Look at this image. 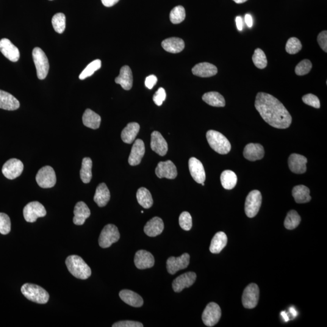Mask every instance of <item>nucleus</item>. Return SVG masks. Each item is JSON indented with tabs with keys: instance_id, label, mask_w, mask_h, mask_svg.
I'll use <instances>...</instances> for the list:
<instances>
[{
	"instance_id": "f257e3e1",
	"label": "nucleus",
	"mask_w": 327,
	"mask_h": 327,
	"mask_svg": "<svg viewBox=\"0 0 327 327\" xmlns=\"http://www.w3.org/2000/svg\"><path fill=\"white\" fill-rule=\"evenodd\" d=\"M255 107L266 123L276 129H284L292 124V118L289 111L275 97L270 94H257Z\"/></svg>"
},
{
	"instance_id": "f03ea898",
	"label": "nucleus",
	"mask_w": 327,
	"mask_h": 327,
	"mask_svg": "<svg viewBox=\"0 0 327 327\" xmlns=\"http://www.w3.org/2000/svg\"><path fill=\"white\" fill-rule=\"evenodd\" d=\"M68 269L74 277L78 279L85 280L91 276V271L89 266L82 257L77 255H71L66 260Z\"/></svg>"
},
{
	"instance_id": "7ed1b4c3",
	"label": "nucleus",
	"mask_w": 327,
	"mask_h": 327,
	"mask_svg": "<svg viewBox=\"0 0 327 327\" xmlns=\"http://www.w3.org/2000/svg\"><path fill=\"white\" fill-rule=\"evenodd\" d=\"M207 140L211 148L219 154L226 155L231 150V144L225 136L215 130L207 132Z\"/></svg>"
},
{
	"instance_id": "20e7f679",
	"label": "nucleus",
	"mask_w": 327,
	"mask_h": 327,
	"mask_svg": "<svg viewBox=\"0 0 327 327\" xmlns=\"http://www.w3.org/2000/svg\"><path fill=\"white\" fill-rule=\"evenodd\" d=\"M21 293L29 301L40 304H45L49 299V295L43 288L33 284H25L21 287Z\"/></svg>"
},
{
	"instance_id": "39448f33",
	"label": "nucleus",
	"mask_w": 327,
	"mask_h": 327,
	"mask_svg": "<svg viewBox=\"0 0 327 327\" xmlns=\"http://www.w3.org/2000/svg\"><path fill=\"white\" fill-rule=\"evenodd\" d=\"M32 57L34 60L38 79H45L49 73V63L48 57L40 48H35L32 51Z\"/></svg>"
},
{
	"instance_id": "423d86ee",
	"label": "nucleus",
	"mask_w": 327,
	"mask_h": 327,
	"mask_svg": "<svg viewBox=\"0 0 327 327\" xmlns=\"http://www.w3.org/2000/svg\"><path fill=\"white\" fill-rule=\"evenodd\" d=\"M120 238V234L117 227L113 224H107L101 231L99 238V245L103 248H109Z\"/></svg>"
},
{
	"instance_id": "0eeeda50",
	"label": "nucleus",
	"mask_w": 327,
	"mask_h": 327,
	"mask_svg": "<svg viewBox=\"0 0 327 327\" xmlns=\"http://www.w3.org/2000/svg\"><path fill=\"white\" fill-rule=\"evenodd\" d=\"M36 181L41 188L53 187L57 182L56 174L54 168L49 165L40 168L36 175Z\"/></svg>"
},
{
	"instance_id": "6e6552de",
	"label": "nucleus",
	"mask_w": 327,
	"mask_h": 327,
	"mask_svg": "<svg viewBox=\"0 0 327 327\" xmlns=\"http://www.w3.org/2000/svg\"><path fill=\"white\" fill-rule=\"evenodd\" d=\"M262 204V195L259 190H254L246 196L245 212L248 218H253L259 211Z\"/></svg>"
},
{
	"instance_id": "1a4fd4ad",
	"label": "nucleus",
	"mask_w": 327,
	"mask_h": 327,
	"mask_svg": "<svg viewBox=\"0 0 327 327\" xmlns=\"http://www.w3.org/2000/svg\"><path fill=\"white\" fill-rule=\"evenodd\" d=\"M46 214L45 208L38 201L29 202L23 209L24 218L28 223H34L38 218L45 217Z\"/></svg>"
},
{
	"instance_id": "9d476101",
	"label": "nucleus",
	"mask_w": 327,
	"mask_h": 327,
	"mask_svg": "<svg viewBox=\"0 0 327 327\" xmlns=\"http://www.w3.org/2000/svg\"><path fill=\"white\" fill-rule=\"evenodd\" d=\"M221 317L220 307L215 303H210L207 305L202 313V320L207 327H213L220 321Z\"/></svg>"
},
{
	"instance_id": "9b49d317",
	"label": "nucleus",
	"mask_w": 327,
	"mask_h": 327,
	"mask_svg": "<svg viewBox=\"0 0 327 327\" xmlns=\"http://www.w3.org/2000/svg\"><path fill=\"white\" fill-rule=\"evenodd\" d=\"M259 289L255 284H250L244 291L242 303L246 309H252L256 307L258 303Z\"/></svg>"
},
{
	"instance_id": "f8f14e48",
	"label": "nucleus",
	"mask_w": 327,
	"mask_h": 327,
	"mask_svg": "<svg viewBox=\"0 0 327 327\" xmlns=\"http://www.w3.org/2000/svg\"><path fill=\"white\" fill-rule=\"evenodd\" d=\"M24 165L20 160L12 159L5 162L2 167V173L5 178L14 179L23 172Z\"/></svg>"
},
{
	"instance_id": "ddd939ff",
	"label": "nucleus",
	"mask_w": 327,
	"mask_h": 327,
	"mask_svg": "<svg viewBox=\"0 0 327 327\" xmlns=\"http://www.w3.org/2000/svg\"><path fill=\"white\" fill-rule=\"evenodd\" d=\"M190 264V255L184 253L179 257L171 256L167 260V269L171 274H175L179 270L185 269Z\"/></svg>"
},
{
	"instance_id": "4468645a",
	"label": "nucleus",
	"mask_w": 327,
	"mask_h": 327,
	"mask_svg": "<svg viewBox=\"0 0 327 327\" xmlns=\"http://www.w3.org/2000/svg\"><path fill=\"white\" fill-rule=\"evenodd\" d=\"M155 173L159 178L174 179L178 175V171L174 163L171 161L160 162L155 169Z\"/></svg>"
},
{
	"instance_id": "2eb2a0df",
	"label": "nucleus",
	"mask_w": 327,
	"mask_h": 327,
	"mask_svg": "<svg viewBox=\"0 0 327 327\" xmlns=\"http://www.w3.org/2000/svg\"><path fill=\"white\" fill-rule=\"evenodd\" d=\"M0 52L12 62H18L20 57L18 49L7 38L0 40Z\"/></svg>"
},
{
	"instance_id": "dca6fc26",
	"label": "nucleus",
	"mask_w": 327,
	"mask_h": 327,
	"mask_svg": "<svg viewBox=\"0 0 327 327\" xmlns=\"http://www.w3.org/2000/svg\"><path fill=\"white\" fill-rule=\"evenodd\" d=\"M196 279V273L192 271L182 274L173 281V289L176 293L181 292L185 288L192 286L195 283Z\"/></svg>"
},
{
	"instance_id": "f3484780",
	"label": "nucleus",
	"mask_w": 327,
	"mask_h": 327,
	"mask_svg": "<svg viewBox=\"0 0 327 327\" xmlns=\"http://www.w3.org/2000/svg\"><path fill=\"white\" fill-rule=\"evenodd\" d=\"M188 167L191 176L198 184H202L206 180V172L200 161L196 158H191L188 161Z\"/></svg>"
},
{
	"instance_id": "a211bd4d",
	"label": "nucleus",
	"mask_w": 327,
	"mask_h": 327,
	"mask_svg": "<svg viewBox=\"0 0 327 327\" xmlns=\"http://www.w3.org/2000/svg\"><path fill=\"white\" fill-rule=\"evenodd\" d=\"M134 263L138 269L144 270L154 267L155 258L150 252L141 250L138 251L135 255Z\"/></svg>"
},
{
	"instance_id": "6ab92c4d",
	"label": "nucleus",
	"mask_w": 327,
	"mask_h": 327,
	"mask_svg": "<svg viewBox=\"0 0 327 327\" xmlns=\"http://www.w3.org/2000/svg\"><path fill=\"white\" fill-rule=\"evenodd\" d=\"M151 147L152 151L156 152L160 156H165L167 153L168 145L167 141L159 132L154 131L151 135Z\"/></svg>"
},
{
	"instance_id": "aec40b11",
	"label": "nucleus",
	"mask_w": 327,
	"mask_h": 327,
	"mask_svg": "<svg viewBox=\"0 0 327 327\" xmlns=\"http://www.w3.org/2000/svg\"><path fill=\"white\" fill-rule=\"evenodd\" d=\"M289 168L293 173L303 174L307 171V159L303 155L293 154L289 158Z\"/></svg>"
},
{
	"instance_id": "412c9836",
	"label": "nucleus",
	"mask_w": 327,
	"mask_h": 327,
	"mask_svg": "<svg viewBox=\"0 0 327 327\" xmlns=\"http://www.w3.org/2000/svg\"><path fill=\"white\" fill-rule=\"evenodd\" d=\"M145 154V145L142 140L138 139L133 145L131 152L129 158L130 165L135 166L140 164Z\"/></svg>"
},
{
	"instance_id": "4be33fe9",
	"label": "nucleus",
	"mask_w": 327,
	"mask_h": 327,
	"mask_svg": "<svg viewBox=\"0 0 327 327\" xmlns=\"http://www.w3.org/2000/svg\"><path fill=\"white\" fill-rule=\"evenodd\" d=\"M243 154L245 159L250 162H255L264 158L265 151L260 144L250 143L245 147Z\"/></svg>"
},
{
	"instance_id": "5701e85b",
	"label": "nucleus",
	"mask_w": 327,
	"mask_h": 327,
	"mask_svg": "<svg viewBox=\"0 0 327 327\" xmlns=\"http://www.w3.org/2000/svg\"><path fill=\"white\" fill-rule=\"evenodd\" d=\"M74 223L77 226H82L90 216V210L85 202H78L74 208Z\"/></svg>"
},
{
	"instance_id": "b1692460",
	"label": "nucleus",
	"mask_w": 327,
	"mask_h": 327,
	"mask_svg": "<svg viewBox=\"0 0 327 327\" xmlns=\"http://www.w3.org/2000/svg\"><path fill=\"white\" fill-rule=\"evenodd\" d=\"M164 224L162 218L154 217L147 223L144 231L150 237H156L162 234Z\"/></svg>"
},
{
	"instance_id": "393cba45",
	"label": "nucleus",
	"mask_w": 327,
	"mask_h": 327,
	"mask_svg": "<svg viewBox=\"0 0 327 327\" xmlns=\"http://www.w3.org/2000/svg\"><path fill=\"white\" fill-rule=\"evenodd\" d=\"M115 82L116 84H120L123 89L129 90L133 85V74L128 66H124L120 72V75L116 78Z\"/></svg>"
},
{
	"instance_id": "a878e982",
	"label": "nucleus",
	"mask_w": 327,
	"mask_h": 327,
	"mask_svg": "<svg viewBox=\"0 0 327 327\" xmlns=\"http://www.w3.org/2000/svg\"><path fill=\"white\" fill-rule=\"evenodd\" d=\"M192 73L196 76L202 78L211 77L218 73V69L209 63H201L194 66Z\"/></svg>"
},
{
	"instance_id": "bb28decb",
	"label": "nucleus",
	"mask_w": 327,
	"mask_h": 327,
	"mask_svg": "<svg viewBox=\"0 0 327 327\" xmlns=\"http://www.w3.org/2000/svg\"><path fill=\"white\" fill-rule=\"evenodd\" d=\"M20 104L15 97L10 93L0 90V109L6 110H17Z\"/></svg>"
},
{
	"instance_id": "cd10ccee",
	"label": "nucleus",
	"mask_w": 327,
	"mask_h": 327,
	"mask_svg": "<svg viewBox=\"0 0 327 327\" xmlns=\"http://www.w3.org/2000/svg\"><path fill=\"white\" fill-rule=\"evenodd\" d=\"M162 45L165 51L172 54L179 53L185 48L184 41L181 38L177 37L165 39L163 41Z\"/></svg>"
},
{
	"instance_id": "c85d7f7f",
	"label": "nucleus",
	"mask_w": 327,
	"mask_h": 327,
	"mask_svg": "<svg viewBox=\"0 0 327 327\" xmlns=\"http://www.w3.org/2000/svg\"><path fill=\"white\" fill-rule=\"evenodd\" d=\"M119 295L122 301L130 306L141 307L144 304L143 299L141 296L132 290H121Z\"/></svg>"
},
{
	"instance_id": "c756f323",
	"label": "nucleus",
	"mask_w": 327,
	"mask_h": 327,
	"mask_svg": "<svg viewBox=\"0 0 327 327\" xmlns=\"http://www.w3.org/2000/svg\"><path fill=\"white\" fill-rule=\"evenodd\" d=\"M110 193L105 183H101L96 189L94 201L96 202L99 207L106 206L110 201Z\"/></svg>"
},
{
	"instance_id": "7c9ffc66",
	"label": "nucleus",
	"mask_w": 327,
	"mask_h": 327,
	"mask_svg": "<svg viewBox=\"0 0 327 327\" xmlns=\"http://www.w3.org/2000/svg\"><path fill=\"white\" fill-rule=\"evenodd\" d=\"M101 122V116L91 109L85 110L82 115V123L85 127L91 129H98Z\"/></svg>"
},
{
	"instance_id": "2f4dec72",
	"label": "nucleus",
	"mask_w": 327,
	"mask_h": 327,
	"mask_svg": "<svg viewBox=\"0 0 327 327\" xmlns=\"http://www.w3.org/2000/svg\"><path fill=\"white\" fill-rule=\"evenodd\" d=\"M140 126L137 123H130L121 132V139L124 143L132 144L140 132Z\"/></svg>"
},
{
	"instance_id": "473e14b6",
	"label": "nucleus",
	"mask_w": 327,
	"mask_h": 327,
	"mask_svg": "<svg viewBox=\"0 0 327 327\" xmlns=\"http://www.w3.org/2000/svg\"><path fill=\"white\" fill-rule=\"evenodd\" d=\"M310 193L309 188L303 185H296L292 190L293 198L298 204L307 203L311 201Z\"/></svg>"
},
{
	"instance_id": "72a5a7b5",
	"label": "nucleus",
	"mask_w": 327,
	"mask_h": 327,
	"mask_svg": "<svg viewBox=\"0 0 327 327\" xmlns=\"http://www.w3.org/2000/svg\"><path fill=\"white\" fill-rule=\"evenodd\" d=\"M227 244V237L225 233L220 232L215 234L210 246V251L212 253L217 254L223 250Z\"/></svg>"
},
{
	"instance_id": "f704fd0d",
	"label": "nucleus",
	"mask_w": 327,
	"mask_h": 327,
	"mask_svg": "<svg viewBox=\"0 0 327 327\" xmlns=\"http://www.w3.org/2000/svg\"><path fill=\"white\" fill-rule=\"evenodd\" d=\"M202 100L213 107H223L226 106L225 99L217 91H210L204 94Z\"/></svg>"
},
{
	"instance_id": "c9c22d12",
	"label": "nucleus",
	"mask_w": 327,
	"mask_h": 327,
	"mask_svg": "<svg viewBox=\"0 0 327 327\" xmlns=\"http://www.w3.org/2000/svg\"><path fill=\"white\" fill-rule=\"evenodd\" d=\"M137 198L138 203L146 209H150L154 204L151 192L145 187H141L138 190Z\"/></svg>"
},
{
	"instance_id": "e433bc0d",
	"label": "nucleus",
	"mask_w": 327,
	"mask_h": 327,
	"mask_svg": "<svg viewBox=\"0 0 327 327\" xmlns=\"http://www.w3.org/2000/svg\"><path fill=\"white\" fill-rule=\"evenodd\" d=\"M237 174L232 170H225L221 173V182L223 187L226 190H232L237 184Z\"/></svg>"
},
{
	"instance_id": "4c0bfd02",
	"label": "nucleus",
	"mask_w": 327,
	"mask_h": 327,
	"mask_svg": "<svg viewBox=\"0 0 327 327\" xmlns=\"http://www.w3.org/2000/svg\"><path fill=\"white\" fill-rule=\"evenodd\" d=\"M91 168H92V161L90 158L83 159L82 168L80 170V177H81L82 181L85 184L89 183L92 178Z\"/></svg>"
},
{
	"instance_id": "58836bf2",
	"label": "nucleus",
	"mask_w": 327,
	"mask_h": 327,
	"mask_svg": "<svg viewBox=\"0 0 327 327\" xmlns=\"http://www.w3.org/2000/svg\"><path fill=\"white\" fill-rule=\"evenodd\" d=\"M301 218L295 210H291L287 213L284 221V226L288 230L296 228L301 223Z\"/></svg>"
},
{
	"instance_id": "ea45409f",
	"label": "nucleus",
	"mask_w": 327,
	"mask_h": 327,
	"mask_svg": "<svg viewBox=\"0 0 327 327\" xmlns=\"http://www.w3.org/2000/svg\"><path fill=\"white\" fill-rule=\"evenodd\" d=\"M66 16L63 13H58L52 19L54 29L58 34H63L66 29Z\"/></svg>"
},
{
	"instance_id": "a19ab883",
	"label": "nucleus",
	"mask_w": 327,
	"mask_h": 327,
	"mask_svg": "<svg viewBox=\"0 0 327 327\" xmlns=\"http://www.w3.org/2000/svg\"><path fill=\"white\" fill-rule=\"evenodd\" d=\"M252 60L255 66L260 69L267 67V59L266 55L262 49L257 48L254 51V53L252 57Z\"/></svg>"
},
{
	"instance_id": "79ce46f5",
	"label": "nucleus",
	"mask_w": 327,
	"mask_h": 327,
	"mask_svg": "<svg viewBox=\"0 0 327 327\" xmlns=\"http://www.w3.org/2000/svg\"><path fill=\"white\" fill-rule=\"evenodd\" d=\"M101 67V61L100 60H95L88 65L86 68L80 75L79 79L83 80L87 78L91 77L95 73L96 71Z\"/></svg>"
},
{
	"instance_id": "37998d69",
	"label": "nucleus",
	"mask_w": 327,
	"mask_h": 327,
	"mask_svg": "<svg viewBox=\"0 0 327 327\" xmlns=\"http://www.w3.org/2000/svg\"><path fill=\"white\" fill-rule=\"evenodd\" d=\"M185 18V10L184 7L178 5L174 7L170 13V19L171 23L174 24L182 23Z\"/></svg>"
},
{
	"instance_id": "c03bdc74",
	"label": "nucleus",
	"mask_w": 327,
	"mask_h": 327,
	"mask_svg": "<svg viewBox=\"0 0 327 327\" xmlns=\"http://www.w3.org/2000/svg\"><path fill=\"white\" fill-rule=\"evenodd\" d=\"M302 44L298 38L295 37L290 38L288 40L285 46V50L289 54H296L298 53L302 49Z\"/></svg>"
},
{
	"instance_id": "a18cd8bd",
	"label": "nucleus",
	"mask_w": 327,
	"mask_h": 327,
	"mask_svg": "<svg viewBox=\"0 0 327 327\" xmlns=\"http://www.w3.org/2000/svg\"><path fill=\"white\" fill-rule=\"evenodd\" d=\"M312 63L309 60H304L295 68V73L299 76H306L312 70Z\"/></svg>"
},
{
	"instance_id": "49530a36",
	"label": "nucleus",
	"mask_w": 327,
	"mask_h": 327,
	"mask_svg": "<svg viewBox=\"0 0 327 327\" xmlns=\"http://www.w3.org/2000/svg\"><path fill=\"white\" fill-rule=\"evenodd\" d=\"M180 227L185 231H189L192 227V218L189 213L184 212L179 216Z\"/></svg>"
},
{
	"instance_id": "de8ad7c7",
	"label": "nucleus",
	"mask_w": 327,
	"mask_h": 327,
	"mask_svg": "<svg viewBox=\"0 0 327 327\" xmlns=\"http://www.w3.org/2000/svg\"><path fill=\"white\" fill-rule=\"evenodd\" d=\"M11 230V222L9 216L0 213V233L2 235L9 234Z\"/></svg>"
},
{
	"instance_id": "09e8293b",
	"label": "nucleus",
	"mask_w": 327,
	"mask_h": 327,
	"mask_svg": "<svg viewBox=\"0 0 327 327\" xmlns=\"http://www.w3.org/2000/svg\"><path fill=\"white\" fill-rule=\"evenodd\" d=\"M303 101L305 104L315 107L316 109H320L321 107L320 99L313 94L309 93L305 95L303 97Z\"/></svg>"
},
{
	"instance_id": "8fccbe9b",
	"label": "nucleus",
	"mask_w": 327,
	"mask_h": 327,
	"mask_svg": "<svg viewBox=\"0 0 327 327\" xmlns=\"http://www.w3.org/2000/svg\"><path fill=\"white\" fill-rule=\"evenodd\" d=\"M166 98V93L164 88L161 87L157 91V92L154 94L153 99L155 104L157 106H160L165 101Z\"/></svg>"
},
{
	"instance_id": "3c124183",
	"label": "nucleus",
	"mask_w": 327,
	"mask_h": 327,
	"mask_svg": "<svg viewBox=\"0 0 327 327\" xmlns=\"http://www.w3.org/2000/svg\"><path fill=\"white\" fill-rule=\"evenodd\" d=\"M143 326L142 323L132 321H120L112 326L113 327H143Z\"/></svg>"
},
{
	"instance_id": "603ef678",
	"label": "nucleus",
	"mask_w": 327,
	"mask_h": 327,
	"mask_svg": "<svg viewBox=\"0 0 327 327\" xmlns=\"http://www.w3.org/2000/svg\"><path fill=\"white\" fill-rule=\"evenodd\" d=\"M318 42L321 49L327 52V32L324 30L318 35Z\"/></svg>"
},
{
	"instance_id": "864d4df0",
	"label": "nucleus",
	"mask_w": 327,
	"mask_h": 327,
	"mask_svg": "<svg viewBox=\"0 0 327 327\" xmlns=\"http://www.w3.org/2000/svg\"><path fill=\"white\" fill-rule=\"evenodd\" d=\"M158 82L157 77L154 75L150 76L146 78L145 81V85L147 88H148L149 89H152L155 86V85L157 84Z\"/></svg>"
},
{
	"instance_id": "5fc2aeb1",
	"label": "nucleus",
	"mask_w": 327,
	"mask_h": 327,
	"mask_svg": "<svg viewBox=\"0 0 327 327\" xmlns=\"http://www.w3.org/2000/svg\"><path fill=\"white\" fill-rule=\"evenodd\" d=\"M120 0H101L102 3L106 7H112L115 5Z\"/></svg>"
},
{
	"instance_id": "6e6d98bb",
	"label": "nucleus",
	"mask_w": 327,
	"mask_h": 327,
	"mask_svg": "<svg viewBox=\"0 0 327 327\" xmlns=\"http://www.w3.org/2000/svg\"><path fill=\"white\" fill-rule=\"evenodd\" d=\"M245 21L248 27L253 26V18L250 14H246L245 16Z\"/></svg>"
},
{
	"instance_id": "4d7b16f0",
	"label": "nucleus",
	"mask_w": 327,
	"mask_h": 327,
	"mask_svg": "<svg viewBox=\"0 0 327 327\" xmlns=\"http://www.w3.org/2000/svg\"><path fill=\"white\" fill-rule=\"evenodd\" d=\"M236 23H237V28L238 30H240V31H241V30H243V19L241 17V16H237L236 18Z\"/></svg>"
},
{
	"instance_id": "13d9d810",
	"label": "nucleus",
	"mask_w": 327,
	"mask_h": 327,
	"mask_svg": "<svg viewBox=\"0 0 327 327\" xmlns=\"http://www.w3.org/2000/svg\"><path fill=\"white\" fill-rule=\"evenodd\" d=\"M281 315L283 318H284V320L285 321H289V317H288V316L286 314V313L283 312L281 313Z\"/></svg>"
},
{
	"instance_id": "bf43d9fd",
	"label": "nucleus",
	"mask_w": 327,
	"mask_h": 327,
	"mask_svg": "<svg viewBox=\"0 0 327 327\" xmlns=\"http://www.w3.org/2000/svg\"><path fill=\"white\" fill-rule=\"evenodd\" d=\"M233 1H234L237 4H241L246 2L247 0H233Z\"/></svg>"
},
{
	"instance_id": "052dcab7",
	"label": "nucleus",
	"mask_w": 327,
	"mask_h": 327,
	"mask_svg": "<svg viewBox=\"0 0 327 327\" xmlns=\"http://www.w3.org/2000/svg\"><path fill=\"white\" fill-rule=\"evenodd\" d=\"M290 312H292L293 313V315L294 317H296V310L294 309L293 308H291L290 309Z\"/></svg>"
},
{
	"instance_id": "680f3d73",
	"label": "nucleus",
	"mask_w": 327,
	"mask_h": 327,
	"mask_svg": "<svg viewBox=\"0 0 327 327\" xmlns=\"http://www.w3.org/2000/svg\"><path fill=\"white\" fill-rule=\"evenodd\" d=\"M201 184H202V185H203V186H204V185H205V184H204V182H203V183H202Z\"/></svg>"
}]
</instances>
